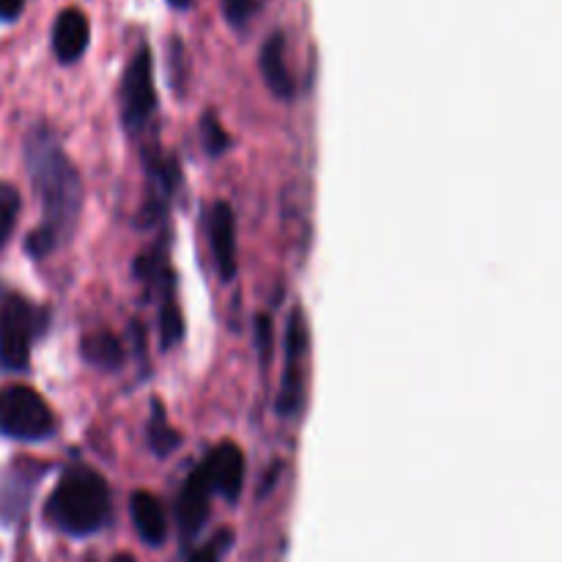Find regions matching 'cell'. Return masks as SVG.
I'll list each match as a JSON object with an SVG mask.
<instances>
[{
  "mask_svg": "<svg viewBox=\"0 0 562 562\" xmlns=\"http://www.w3.org/2000/svg\"><path fill=\"white\" fill-rule=\"evenodd\" d=\"M25 9V0H0V20H16Z\"/></svg>",
  "mask_w": 562,
  "mask_h": 562,
  "instance_id": "603a6c76",
  "label": "cell"
},
{
  "mask_svg": "<svg viewBox=\"0 0 562 562\" xmlns=\"http://www.w3.org/2000/svg\"><path fill=\"white\" fill-rule=\"evenodd\" d=\"M231 547H234V532L220 530L217 536L206 543V547H201L195 554H192L190 562H220L225 554H228Z\"/></svg>",
  "mask_w": 562,
  "mask_h": 562,
  "instance_id": "d6986e66",
  "label": "cell"
},
{
  "mask_svg": "<svg viewBox=\"0 0 562 562\" xmlns=\"http://www.w3.org/2000/svg\"><path fill=\"white\" fill-rule=\"evenodd\" d=\"M25 162L31 173L33 187L42 195L44 203V223L55 239H66L75 220L80 214L82 203V184L80 173L66 157L55 135L44 126H33L25 140Z\"/></svg>",
  "mask_w": 562,
  "mask_h": 562,
  "instance_id": "6da1fadb",
  "label": "cell"
},
{
  "mask_svg": "<svg viewBox=\"0 0 562 562\" xmlns=\"http://www.w3.org/2000/svg\"><path fill=\"white\" fill-rule=\"evenodd\" d=\"M47 516L69 536L97 532L110 516V488L104 477L86 464L69 467L49 497Z\"/></svg>",
  "mask_w": 562,
  "mask_h": 562,
  "instance_id": "7a4b0ae2",
  "label": "cell"
},
{
  "mask_svg": "<svg viewBox=\"0 0 562 562\" xmlns=\"http://www.w3.org/2000/svg\"><path fill=\"white\" fill-rule=\"evenodd\" d=\"M55 417L47 401L25 384L0 390V434L20 442H42L53 437Z\"/></svg>",
  "mask_w": 562,
  "mask_h": 562,
  "instance_id": "3957f363",
  "label": "cell"
},
{
  "mask_svg": "<svg viewBox=\"0 0 562 562\" xmlns=\"http://www.w3.org/2000/svg\"><path fill=\"white\" fill-rule=\"evenodd\" d=\"M80 355L88 366L99 368V371L113 373L124 366V344L113 333H108V329L88 333L80 340Z\"/></svg>",
  "mask_w": 562,
  "mask_h": 562,
  "instance_id": "7c38bea8",
  "label": "cell"
},
{
  "mask_svg": "<svg viewBox=\"0 0 562 562\" xmlns=\"http://www.w3.org/2000/svg\"><path fill=\"white\" fill-rule=\"evenodd\" d=\"M201 137H203V148H206V151L212 154V157H220V154H223L225 148L231 146L228 132H225L223 126H220L217 115H214V113L203 115V121H201Z\"/></svg>",
  "mask_w": 562,
  "mask_h": 562,
  "instance_id": "e0dca14e",
  "label": "cell"
},
{
  "mask_svg": "<svg viewBox=\"0 0 562 562\" xmlns=\"http://www.w3.org/2000/svg\"><path fill=\"white\" fill-rule=\"evenodd\" d=\"M20 206H22V201H20V192H16V187L0 181V247L9 241L11 231L16 228Z\"/></svg>",
  "mask_w": 562,
  "mask_h": 562,
  "instance_id": "9a60e30c",
  "label": "cell"
},
{
  "mask_svg": "<svg viewBox=\"0 0 562 562\" xmlns=\"http://www.w3.org/2000/svg\"><path fill=\"white\" fill-rule=\"evenodd\" d=\"M305 384H302V368L300 362H285L283 379H280V393L274 401V409L280 417H296L302 412V401H305Z\"/></svg>",
  "mask_w": 562,
  "mask_h": 562,
  "instance_id": "4fadbf2b",
  "label": "cell"
},
{
  "mask_svg": "<svg viewBox=\"0 0 562 562\" xmlns=\"http://www.w3.org/2000/svg\"><path fill=\"white\" fill-rule=\"evenodd\" d=\"M258 9V0H223V14L231 25L241 27Z\"/></svg>",
  "mask_w": 562,
  "mask_h": 562,
  "instance_id": "ffe728a7",
  "label": "cell"
},
{
  "mask_svg": "<svg viewBox=\"0 0 562 562\" xmlns=\"http://www.w3.org/2000/svg\"><path fill=\"white\" fill-rule=\"evenodd\" d=\"M256 324V349L261 360L267 362L269 355H272V322H269V316H258Z\"/></svg>",
  "mask_w": 562,
  "mask_h": 562,
  "instance_id": "7402d4cb",
  "label": "cell"
},
{
  "mask_svg": "<svg viewBox=\"0 0 562 562\" xmlns=\"http://www.w3.org/2000/svg\"><path fill=\"white\" fill-rule=\"evenodd\" d=\"M258 64H261V75L274 97H280V99L294 97V77H291L289 64H285V33L283 31L269 33V38L263 42V47H261V55H258Z\"/></svg>",
  "mask_w": 562,
  "mask_h": 562,
  "instance_id": "30bf717a",
  "label": "cell"
},
{
  "mask_svg": "<svg viewBox=\"0 0 562 562\" xmlns=\"http://www.w3.org/2000/svg\"><path fill=\"white\" fill-rule=\"evenodd\" d=\"M148 445L157 456H170L181 445L179 431L168 423V415H165L162 404L159 401H151V420H148L146 428Z\"/></svg>",
  "mask_w": 562,
  "mask_h": 562,
  "instance_id": "5bb4252c",
  "label": "cell"
},
{
  "mask_svg": "<svg viewBox=\"0 0 562 562\" xmlns=\"http://www.w3.org/2000/svg\"><path fill=\"white\" fill-rule=\"evenodd\" d=\"M168 64H170V71H173L176 88H179L181 77H184V71H187V49H184V44H181V38H170Z\"/></svg>",
  "mask_w": 562,
  "mask_h": 562,
  "instance_id": "44dd1931",
  "label": "cell"
},
{
  "mask_svg": "<svg viewBox=\"0 0 562 562\" xmlns=\"http://www.w3.org/2000/svg\"><path fill=\"white\" fill-rule=\"evenodd\" d=\"M209 245H212L214 263L220 278L234 280L236 274V220L234 209L225 201H217L209 212Z\"/></svg>",
  "mask_w": 562,
  "mask_h": 562,
  "instance_id": "ba28073f",
  "label": "cell"
},
{
  "mask_svg": "<svg viewBox=\"0 0 562 562\" xmlns=\"http://www.w3.org/2000/svg\"><path fill=\"white\" fill-rule=\"evenodd\" d=\"M110 562H135V560H132L130 554H119V558H113Z\"/></svg>",
  "mask_w": 562,
  "mask_h": 562,
  "instance_id": "d4e9b609",
  "label": "cell"
},
{
  "mask_svg": "<svg viewBox=\"0 0 562 562\" xmlns=\"http://www.w3.org/2000/svg\"><path fill=\"white\" fill-rule=\"evenodd\" d=\"M53 53L60 64H75L91 42V22L80 9H64L53 22Z\"/></svg>",
  "mask_w": 562,
  "mask_h": 562,
  "instance_id": "9c48e42d",
  "label": "cell"
},
{
  "mask_svg": "<svg viewBox=\"0 0 562 562\" xmlns=\"http://www.w3.org/2000/svg\"><path fill=\"white\" fill-rule=\"evenodd\" d=\"M36 333L38 307L22 296H9L0 311V366L5 371H25Z\"/></svg>",
  "mask_w": 562,
  "mask_h": 562,
  "instance_id": "5b68a950",
  "label": "cell"
},
{
  "mask_svg": "<svg viewBox=\"0 0 562 562\" xmlns=\"http://www.w3.org/2000/svg\"><path fill=\"white\" fill-rule=\"evenodd\" d=\"M307 349V329L302 311H294L289 318V329H285V362H300Z\"/></svg>",
  "mask_w": 562,
  "mask_h": 562,
  "instance_id": "2e32d148",
  "label": "cell"
},
{
  "mask_svg": "<svg viewBox=\"0 0 562 562\" xmlns=\"http://www.w3.org/2000/svg\"><path fill=\"white\" fill-rule=\"evenodd\" d=\"M159 329H162L165 349L184 338V318H181V311L173 302H165L162 305V313H159Z\"/></svg>",
  "mask_w": 562,
  "mask_h": 562,
  "instance_id": "ac0fdd59",
  "label": "cell"
},
{
  "mask_svg": "<svg viewBox=\"0 0 562 562\" xmlns=\"http://www.w3.org/2000/svg\"><path fill=\"white\" fill-rule=\"evenodd\" d=\"M209 499H212V483H209L203 467H198L190 477H187L184 488L179 494V505H176V516H179V530L184 541L195 538L201 527L209 519Z\"/></svg>",
  "mask_w": 562,
  "mask_h": 562,
  "instance_id": "52a82bcc",
  "label": "cell"
},
{
  "mask_svg": "<svg viewBox=\"0 0 562 562\" xmlns=\"http://www.w3.org/2000/svg\"><path fill=\"white\" fill-rule=\"evenodd\" d=\"M157 110V88H154V58L146 44L137 47L121 77V121L130 132L146 126Z\"/></svg>",
  "mask_w": 562,
  "mask_h": 562,
  "instance_id": "277c9868",
  "label": "cell"
},
{
  "mask_svg": "<svg viewBox=\"0 0 562 562\" xmlns=\"http://www.w3.org/2000/svg\"><path fill=\"white\" fill-rule=\"evenodd\" d=\"M201 467L206 472L209 483H212V492H217L228 503L239 499L241 486H245V456H241V450L236 445H217Z\"/></svg>",
  "mask_w": 562,
  "mask_h": 562,
  "instance_id": "8992f818",
  "label": "cell"
},
{
  "mask_svg": "<svg viewBox=\"0 0 562 562\" xmlns=\"http://www.w3.org/2000/svg\"><path fill=\"white\" fill-rule=\"evenodd\" d=\"M130 510L140 541L148 543V547H162L165 538H168V519H165L159 499L148 492H135L132 494Z\"/></svg>",
  "mask_w": 562,
  "mask_h": 562,
  "instance_id": "8fae6325",
  "label": "cell"
},
{
  "mask_svg": "<svg viewBox=\"0 0 562 562\" xmlns=\"http://www.w3.org/2000/svg\"><path fill=\"white\" fill-rule=\"evenodd\" d=\"M168 3L173 5V9H190L192 0H168Z\"/></svg>",
  "mask_w": 562,
  "mask_h": 562,
  "instance_id": "cb8c5ba5",
  "label": "cell"
}]
</instances>
